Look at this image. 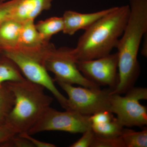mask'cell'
Returning a JSON list of instances; mask_svg holds the SVG:
<instances>
[{"instance_id": "15", "label": "cell", "mask_w": 147, "mask_h": 147, "mask_svg": "<svg viewBox=\"0 0 147 147\" xmlns=\"http://www.w3.org/2000/svg\"><path fill=\"white\" fill-rule=\"evenodd\" d=\"M25 79L17 65L3 56L0 61V86L6 82H21Z\"/></svg>"}, {"instance_id": "25", "label": "cell", "mask_w": 147, "mask_h": 147, "mask_svg": "<svg viewBox=\"0 0 147 147\" xmlns=\"http://www.w3.org/2000/svg\"><path fill=\"white\" fill-rule=\"evenodd\" d=\"M147 34H145L143 37V43H142V52L141 53L144 57H147Z\"/></svg>"}, {"instance_id": "18", "label": "cell", "mask_w": 147, "mask_h": 147, "mask_svg": "<svg viewBox=\"0 0 147 147\" xmlns=\"http://www.w3.org/2000/svg\"><path fill=\"white\" fill-rule=\"evenodd\" d=\"M121 137L125 147H147L146 127L138 131L123 128Z\"/></svg>"}, {"instance_id": "22", "label": "cell", "mask_w": 147, "mask_h": 147, "mask_svg": "<svg viewBox=\"0 0 147 147\" xmlns=\"http://www.w3.org/2000/svg\"><path fill=\"white\" fill-rule=\"evenodd\" d=\"M2 145L7 147H32V144L28 140L21 137L18 134L13 136Z\"/></svg>"}, {"instance_id": "5", "label": "cell", "mask_w": 147, "mask_h": 147, "mask_svg": "<svg viewBox=\"0 0 147 147\" xmlns=\"http://www.w3.org/2000/svg\"><path fill=\"white\" fill-rule=\"evenodd\" d=\"M147 99V88L142 87H132L125 96L111 93L110 112L122 126L142 127L147 124V108L139 101Z\"/></svg>"}, {"instance_id": "12", "label": "cell", "mask_w": 147, "mask_h": 147, "mask_svg": "<svg viewBox=\"0 0 147 147\" xmlns=\"http://www.w3.org/2000/svg\"><path fill=\"white\" fill-rule=\"evenodd\" d=\"M53 0H17L11 18L23 23L34 20L42 11L52 7Z\"/></svg>"}, {"instance_id": "9", "label": "cell", "mask_w": 147, "mask_h": 147, "mask_svg": "<svg viewBox=\"0 0 147 147\" xmlns=\"http://www.w3.org/2000/svg\"><path fill=\"white\" fill-rule=\"evenodd\" d=\"M79 71L86 79L98 86H108L115 88L119 80L117 53L90 60L77 61Z\"/></svg>"}, {"instance_id": "21", "label": "cell", "mask_w": 147, "mask_h": 147, "mask_svg": "<svg viewBox=\"0 0 147 147\" xmlns=\"http://www.w3.org/2000/svg\"><path fill=\"white\" fill-rule=\"evenodd\" d=\"M83 135L76 142L70 145V147H91L95 136L92 128L83 132Z\"/></svg>"}, {"instance_id": "2", "label": "cell", "mask_w": 147, "mask_h": 147, "mask_svg": "<svg viewBox=\"0 0 147 147\" xmlns=\"http://www.w3.org/2000/svg\"><path fill=\"white\" fill-rule=\"evenodd\" d=\"M129 11V5L114 7L110 12L85 30L76 47L72 48L76 61L94 59L111 53L123 33Z\"/></svg>"}, {"instance_id": "6", "label": "cell", "mask_w": 147, "mask_h": 147, "mask_svg": "<svg viewBox=\"0 0 147 147\" xmlns=\"http://www.w3.org/2000/svg\"><path fill=\"white\" fill-rule=\"evenodd\" d=\"M0 53L14 63L25 78L30 82L44 87L56 98L61 107L67 110V98L59 91L45 68L43 63L18 49L3 50Z\"/></svg>"}, {"instance_id": "23", "label": "cell", "mask_w": 147, "mask_h": 147, "mask_svg": "<svg viewBox=\"0 0 147 147\" xmlns=\"http://www.w3.org/2000/svg\"><path fill=\"white\" fill-rule=\"evenodd\" d=\"M17 133L7 124L0 125V145L9 140Z\"/></svg>"}, {"instance_id": "14", "label": "cell", "mask_w": 147, "mask_h": 147, "mask_svg": "<svg viewBox=\"0 0 147 147\" xmlns=\"http://www.w3.org/2000/svg\"><path fill=\"white\" fill-rule=\"evenodd\" d=\"M35 26L43 40L49 42L53 35L63 31V19L62 17H52L39 21Z\"/></svg>"}, {"instance_id": "26", "label": "cell", "mask_w": 147, "mask_h": 147, "mask_svg": "<svg viewBox=\"0 0 147 147\" xmlns=\"http://www.w3.org/2000/svg\"><path fill=\"white\" fill-rule=\"evenodd\" d=\"M6 0H0V2L1 1H5Z\"/></svg>"}, {"instance_id": "11", "label": "cell", "mask_w": 147, "mask_h": 147, "mask_svg": "<svg viewBox=\"0 0 147 147\" xmlns=\"http://www.w3.org/2000/svg\"><path fill=\"white\" fill-rule=\"evenodd\" d=\"M113 7L90 13H82L72 10L65 11L62 16L64 28L63 32L73 35L79 30H87L93 24L110 12Z\"/></svg>"}, {"instance_id": "17", "label": "cell", "mask_w": 147, "mask_h": 147, "mask_svg": "<svg viewBox=\"0 0 147 147\" xmlns=\"http://www.w3.org/2000/svg\"><path fill=\"white\" fill-rule=\"evenodd\" d=\"M14 103L13 93L6 83L0 86V125L5 123Z\"/></svg>"}, {"instance_id": "20", "label": "cell", "mask_w": 147, "mask_h": 147, "mask_svg": "<svg viewBox=\"0 0 147 147\" xmlns=\"http://www.w3.org/2000/svg\"><path fill=\"white\" fill-rule=\"evenodd\" d=\"M17 0L0 2V24L11 18L13 9Z\"/></svg>"}, {"instance_id": "3", "label": "cell", "mask_w": 147, "mask_h": 147, "mask_svg": "<svg viewBox=\"0 0 147 147\" xmlns=\"http://www.w3.org/2000/svg\"><path fill=\"white\" fill-rule=\"evenodd\" d=\"M5 83L14 96V105L5 123L17 134L27 132L50 107L53 98L45 93L44 87L26 79Z\"/></svg>"}, {"instance_id": "10", "label": "cell", "mask_w": 147, "mask_h": 147, "mask_svg": "<svg viewBox=\"0 0 147 147\" xmlns=\"http://www.w3.org/2000/svg\"><path fill=\"white\" fill-rule=\"evenodd\" d=\"M50 43L43 40L36 29L34 20L22 23L17 49L43 61Z\"/></svg>"}, {"instance_id": "7", "label": "cell", "mask_w": 147, "mask_h": 147, "mask_svg": "<svg viewBox=\"0 0 147 147\" xmlns=\"http://www.w3.org/2000/svg\"><path fill=\"white\" fill-rule=\"evenodd\" d=\"M66 93L67 110L75 111L85 115H91L101 111L110 112V98L113 90L75 87L73 85L58 82Z\"/></svg>"}, {"instance_id": "13", "label": "cell", "mask_w": 147, "mask_h": 147, "mask_svg": "<svg viewBox=\"0 0 147 147\" xmlns=\"http://www.w3.org/2000/svg\"><path fill=\"white\" fill-rule=\"evenodd\" d=\"M22 26L12 18L0 24V52L17 48Z\"/></svg>"}, {"instance_id": "8", "label": "cell", "mask_w": 147, "mask_h": 147, "mask_svg": "<svg viewBox=\"0 0 147 147\" xmlns=\"http://www.w3.org/2000/svg\"><path fill=\"white\" fill-rule=\"evenodd\" d=\"M90 116L71 110L60 112L49 107L27 133L30 135L48 131L83 133L91 128Z\"/></svg>"}, {"instance_id": "1", "label": "cell", "mask_w": 147, "mask_h": 147, "mask_svg": "<svg viewBox=\"0 0 147 147\" xmlns=\"http://www.w3.org/2000/svg\"><path fill=\"white\" fill-rule=\"evenodd\" d=\"M129 16L117 45L118 83L112 93L125 94L134 87L139 77L137 59L143 37L147 33V0H129Z\"/></svg>"}, {"instance_id": "16", "label": "cell", "mask_w": 147, "mask_h": 147, "mask_svg": "<svg viewBox=\"0 0 147 147\" xmlns=\"http://www.w3.org/2000/svg\"><path fill=\"white\" fill-rule=\"evenodd\" d=\"M124 127L119 122L117 118L101 123L92 124L91 128L95 134L105 137L121 136Z\"/></svg>"}, {"instance_id": "19", "label": "cell", "mask_w": 147, "mask_h": 147, "mask_svg": "<svg viewBox=\"0 0 147 147\" xmlns=\"http://www.w3.org/2000/svg\"><path fill=\"white\" fill-rule=\"evenodd\" d=\"M91 147H125L121 136L105 137L95 134Z\"/></svg>"}, {"instance_id": "24", "label": "cell", "mask_w": 147, "mask_h": 147, "mask_svg": "<svg viewBox=\"0 0 147 147\" xmlns=\"http://www.w3.org/2000/svg\"><path fill=\"white\" fill-rule=\"evenodd\" d=\"M18 135L21 137H23L28 140L29 142L32 144L34 147H55L56 146L50 143H47L38 141L34 139L33 137L31 136L30 135L28 134L27 132H23V133L18 134Z\"/></svg>"}, {"instance_id": "4", "label": "cell", "mask_w": 147, "mask_h": 147, "mask_svg": "<svg viewBox=\"0 0 147 147\" xmlns=\"http://www.w3.org/2000/svg\"><path fill=\"white\" fill-rule=\"evenodd\" d=\"M43 63L47 71L55 75L54 81L93 89L100 88L99 86L86 79L79 71L72 48H56L51 44L46 51Z\"/></svg>"}]
</instances>
